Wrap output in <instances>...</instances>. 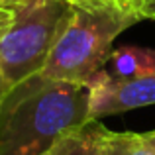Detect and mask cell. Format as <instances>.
Segmentation results:
<instances>
[{
	"label": "cell",
	"instance_id": "obj_3",
	"mask_svg": "<svg viewBox=\"0 0 155 155\" xmlns=\"http://www.w3.org/2000/svg\"><path fill=\"white\" fill-rule=\"evenodd\" d=\"M73 6L63 0H24L0 34V73L8 88L43 71Z\"/></svg>",
	"mask_w": 155,
	"mask_h": 155
},
{
	"label": "cell",
	"instance_id": "obj_14",
	"mask_svg": "<svg viewBox=\"0 0 155 155\" xmlns=\"http://www.w3.org/2000/svg\"><path fill=\"white\" fill-rule=\"evenodd\" d=\"M6 91H8V84H6V81L2 79V73H0V102H2V98H4V94H6Z\"/></svg>",
	"mask_w": 155,
	"mask_h": 155
},
{
	"label": "cell",
	"instance_id": "obj_7",
	"mask_svg": "<svg viewBox=\"0 0 155 155\" xmlns=\"http://www.w3.org/2000/svg\"><path fill=\"white\" fill-rule=\"evenodd\" d=\"M106 155H155V149L147 143L143 134L134 132H110L104 134Z\"/></svg>",
	"mask_w": 155,
	"mask_h": 155
},
{
	"label": "cell",
	"instance_id": "obj_1",
	"mask_svg": "<svg viewBox=\"0 0 155 155\" xmlns=\"http://www.w3.org/2000/svg\"><path fill=\"white\" fill-rule=\"evenodd\" d=\"M88 84L31 75L0 102V155H47L63 136L91 122Z\"/></svg>",
	"mask_w": 155,
	"mask_h": 155
},
{
	"label": "cell",
	"instance_id": "obj_8",
	"mask_svg": "<svg viewBox=\"0 0 155 155\" xmlns=\"http://www.w3.org/2000/svg\"><path fill=\"white\" fill-rule=\"evenodd\" d=\"M63 2L71 4L75 8H84V10H122V12H126L118 0H63Z\"/></svg>",
	"mask_w": 155,
	"mask_h": 155
},
{
	"label": "cell",
	"instance_id": "obj_2",
	"mask_svg": "<svg viewBox=\"0 0 155 155\" xmlns=\"http://www.w3.org/2000/svg\"><path fill=\"white\" fill-rule=\"evenodd\" d=\"M140 18L122 10L75 8L49 53L41 75L87 84L112 55V43Z\"/></svg>",
	"mask_w": 155,
	"mask_h": 155
},
{
	"label": "cell",
	"instance_id": "obj_12",
	"mask_svg": "<svg viewBox=\"0 0 155 155\" xmlns=\"http://www.w3.org/2000/svg\"><path fill=\"white\" fill-rule=\"evenodd\" d=\"M24 0H0V10H14V8H18L20 4H22Z\"/></svg>",
	"mask_w": 155,
	"mask_h": 155
},
{
	"label": "cell",
	"instance_id": "obj_10",
	"mask_svg": "<svg viewBox=\"0 0 155 155\" xmlns=\"http://www.w3.org/2000/svg\"><path fill=\"white\" fill-rule=\"evenodd\" d=\"M120 2V6L124 8L126 12H130V14H134V16H137V18L141 20V16H140V8H141V0H118Z\"/></svg>",
	"mask_w": 155,
	"mask_h": 155
},
{
	"label": "cell",
	"instance_id": "obj_9",
	"mask_svg": "<svg viewBox=\"0 0 155 155\" xmlns=\"http://www.w3.org/2000/svg\"><path fill=\"white\" fill-rule=\"evenodd\" d=\"M140 16L141 20H155V0H141Z\"/></svg>",
	"mask_w": 155,
	"mask_h": 155
},
{
	"label": "cell",
	"instance_id": "obj_13",
	"mask_svg": "<svg viewBox=\"0 0 155 155\" xmlns=\"http://www.w3.org/2000/svg\"><path fill=\"white\" fill-rule=\"evenodd\" d=\"M143 137L147 140V143L155 149V130H151V132H145V134H143Z\"/></svg>",
	"mask_w": 155,
	"mask_h": 155
},
{
	"label": "cell",
	"instance_id": "obj_5",
	"mask_svg": "<svg viewBox=\"0 0 155 155\" xmlns=\"http://www.w3.org/2000/svg\"><path fill=\"white\" fill-rule=\"evenodd\" d=\"M110 75L114 79H140L155 73V49L140 45H122L118 49H112V55L108 59Z\"/></svg>",
	"mask_w": 155,
	"mask_h": 155
},
{
	"label": "cell",
	"instance_id": "obj_11",
	"mask_svg": "<svg viewBox=\"0 0 155 155\" xmlns=\"http://www.w3.org/2000/svg\"><path fill=\"white\" fill-rule=\"evenodd\" d=\"M10 18H12V12L10 10H0V34L6 30V26L10 24Z\"/></svg>",
	"mask_w": 155,
	"mask_h": 155
},
{
	"label": "cell",
	"instance_id": "obj_4",
	"mask_svg": "<svg viewBox=\"0 0 155 155\" xmlns=\"http://www.w3.org/2000/svg\"><path fill=\"white\" fill-rule=\"evenodd\" d=\"M88 116L91 120L122 114L128 110L155 104V73L140 79H114L108 71L100 69L88 81Z\"/></svg>",
	"mask_w": 155,
	"mask_h": 155
},
{
	"label": "cell",
	"instance_id": "obj_6",
	"mask_svg": "<svg viewBox=\"0 0 155 155\" xmlns=\"http://www.w3.org/2000/svg\"><path fill=\"white\" fill-rule=\"evenodd\" d=\"M104 134V126L98 120H91L83 128L63 136L47 151V155H106Z\"/></svg>",
	"mask_w": 155,
	"mask_h": 155
}]
</instances>
